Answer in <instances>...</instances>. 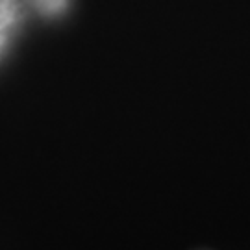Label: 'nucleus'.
I'll return each instance as SVG.
<instances>
[{
	"mask_svg": "<svg viewBox=\"0 0 250 250\" xmlns=\"http://www.w3.org/2000/svg\"><path fill=\"white\" fill-rule=\"evenodd\" d=\"M4 28L6 26H0V48H2V45H4Z\"/></svg>",
	"mask_w": 250,
	"mask_h": 250,
	"instance_id": "f03ea898",
	"label": "nucleus"
},
{
	"mask_svg": "<svg viewBox=\"0 0 250 250\" xmlns=\"http://www.w3.org/2000/svg\"><path fill=\"white\" fill-rule=\"evenodd\" d=\"M37 8L46 15H56L63 9H67L69 0H36Z\"/></svg>",
	"mask_w": 250,
	"mask_h": 250,
	"instance_id": "f257e3e1",
	"label": "nucleus"
}]
</instances>
